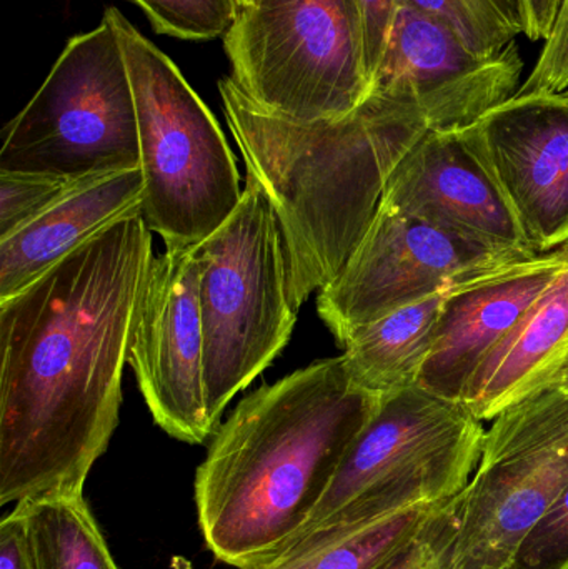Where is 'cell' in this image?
<instances>
[{"label":"cell","mask_w":568,"mask_h":569,"mask_svg":"<svg viewBox=\"0 0 568 569\" xmlns=\"http://www.w3.org/2000/svg\"><path fill=\"white\" fill-rule=\"evenodd\" d=\"M137 213H143L142 170L83 180L36 222L0 240V301L36 282L97 233Z\"/></svg>","instance_id":"2e32d148"},{"label":"cell","mask_w":568,"mask_h":569,"mask_svg":"<svg viewBox=\"0 0 568 569\" xmlns=\"http://www.w3.org/2000/svg\"><path fill=\"white\" fill-rule=\"evenodd\" d=\"M223 47L230 79L273 116L333 119L369 96L359 0H256Z\"/></svg>","instance_id":"ba28073f"},{"label":"cell","mask_w":568,"mask_h":569,"mask_svg":"<svg viewBox=\"0 0 568 569\" xmlns=\"http://www.w3.org/2000/svg\"><path fill=\"white\" fill-rule=\"evenodd\" d=\"M239 2V7H249L252 6L256 0H237Z\"/></svg>","instance_id":"4dcf8cb0"},{"label":"cell","mask_w":568,"mask_h":569,"mask_svg":"<svg viewBox=\"0 0 568 569\" xmlns=\"http://www.w3.org/2000/svg\"><path fill=\"white\" fill-rule=\"evenodd\" d=\"M0 569H36L26 518L17 508L0 523Z\"/></svg>","instance_id":"83f0119b"},{"label":"cell","mask_w":568,"mask_h":569,"mask_svg":"<svg viewBox=\"0 0 568 569\" xmlns=\"http://www.w3.org/2000/svg\"><path fill=\"white\" fill-rule=\"evenodd\" d=\"M199 253L206 407L219 430L230 400L289 343L299 311L282 227L253 177L239 209Z\"/></svg>","instance_id":"5b68a950"},{"label":"cell","mask_w":568,"mask_h":569,"mask_svg":"<svg viewBox=\"0 0 568 569\" xmlns=\"http://www.w3.org/2000/svg\"><path fill=\"white\" fill-rule=\"evenodd\" d=\"M103 13L116 27L136 99L143 219L166 249H193L242 202L232 150L179 67L116 7Z\"/></svg>","instance_id":"277c9868"},{"label":"cell","mask_w":568,"mask_h":569,"mask_svg":"<svg viewBox=\"0 0 568 569\" xmlns=\"http://www.w3.org/2000/svg\"><path fill=\"white\" fill-rule=\"evenodd\" d=\"M152 262L137 213L0 301V505L83 497L119 425Z\"/></svg>","instance_id":"6da1fadb"},{"label":"cell","mask_w":568,"mask_h":569,"mask_svg":"<svg viewBox=\"0 0 568 569\" xmlns=\"http://www.w3.org/2000/svg\"><path fill=\"white\" fill-rule=\"evenodd\" d=\"M482 423L459 401L419 385L380 398L299 535L439 507L459 497L479 465Z\"/></svg>","instance_id":"8992f818"},{"label":"cell","mask_w":568,"mask_h":569,"mask_svg":"<svg viewBox=\"0 0 568 569\" xmlns=\"http://www.w3.org/2000/svg\"><path fill=\"white\" fill-rule=\"evenodd\" d=\"M568 90V0H564L552 33L544 42L536 67L517 93L552 92Z\"/></svg>","instance_id":"484cf974"},{"label":"cell","mask_w":568,"mask_h":569,"mask_svg":"<svg viewBox=\"0 0 568 569\" xmlns=\"http://www.w3.org/2000/svg\"><path fill=\"white\" fill-rule=\"evenodd\" d=\"M452 29L476 56L496 57L526 32L522 0H400Z\"/></svg>","instance_id":"44dd1931"},{"label":"cell","mask_w":568,"mask_h":569,"mask_svg":"<svg viewBox=\"0 0 568 569\" xmlns=\"http://www.w3.org/2000/svg\"><path fill=\"white\" fill-rule=\"evenodd\" d=\"M567 263L568 243L502 263L447 290L417 385L460 403L480 365Z\"/></svg>","instance_id":"9a60e30c"},{"label":"cell","mask_w":568,"mask_h":569,"mask_svg":"<svg viewBox=\"0 0 568 569\" xmlns=\"http://www.w3.org/2000/svg\"><path fill=\"white\" fill-rule=\"evenodd\" d=\"M219 92L247 176L282 227L300 308L342 272L390 176L429 126L412 106L373 92L347 116L310 122L266 112L230 77L219 80Z\"/></svg>","instance_id":"3957f363"},{"label":"cell","mask_w":568,"mask_h":569,"mask_svg":"<svg viewBox=\"0 0 568 569\" xmlns=\"http://www.w3.org/2000/svg\"><path fill=\"white\" fill-rule=\"evenodd\" d=\"M524 257L474 242L382 200L342 272L317 295V313L342 347L353 331L383 315Z\"/></svg>","instance_id":"30bf717a"},{"label":"cell","mask_w":568,"mask_h":569,"mask_svg":"<svg viewBox=\"0 0 568 569\" xmlns=\"http://www.w3.org/2000/svg\"><path fill=\"white\" fill-rule=\"evenodd\" d=\"M568 488V393L544 387L500 411L456 498L454 568L510 569Z\"/></svg>","instance_id":"9c48e42d"},{"label":"cell","mask_w":568,"mask_h":569,"mask_svg":"<svg viewBox=\"0 0 568 569\" xmlns=\"http://www.w3.org/2000/svg\"><path fill=\"white\" fill-rule=\"evenodd\" d=\"M568 351V263L467 385L460 403L480 421L549 385Z\"/></svg>","instance_id":"e0dca14e"},{"label":"cell","mask_w":568,"mask_h":569,"mask_svg":"<svg viewBox=\"0 0 568 569\" xmlns=\"http://www.w3.org/2000/svg\"><path fill=\"white\" fill-rule=\"evenodd\" d=\"M380 397L342 355L247 395L213 435L193 483L210 553L237 569L272 560L316 513Z\"/></svg>","instance_id":"7a4b0ae2"},{"label":"cell","mask_w":568,"mask_h":569,"mask_svg":"<svg viewBox=\"0 0 568 569\" xmlns=\"http://www.w3.org/2000/svg\"><path fill=\"white\" fill-rule=\"evenodd\" d=\"M383 202L492 249L536 256L472 126L427 130L387 182Z\"/></svg>","instance_id":"4fadbf2b"},{"label":"cell","mask_w":568,"mask_h":569,"mask_svg":"<svg viewBox=\"0 0 568 569\" xmlns=\"http://www.w3.org/2000/svg\"><path fill=\"white\" fill-rule=\"evenodd\" d=\"M564 0H522L526 32L532 42H546L552 33Z\"/></svg>","instance_id":"f1b7e54d"},{"label":"cell","mask_w":568,"mask_h":569,"mask_svg":"<svg viewBox=\"0 0 568 569\" xmlns=\"http://www.w3.org/2000/svg\"><path fill=\"white\" fill-rule=\"evenodd\" d=\"M510 569H568V488L524 541Z\"/></svg>","instance_id":"d4e9b609"},{"label":"cell","mask_w":568,"mask_h":569,"mask_svg":"<svg viewBox=\"0 0 568 569\" xmlns=\"http://www.w3.org/2000/svg\"><path fill=\"white\" fill-rule=\"evenodd\" d=\"M537 253L568 243V93H516L472 126Z\"/></svg>","instance_id":"5bb4252c"},{"label":"cell","mask_w":568,"mask_h":569,"mask_svg":"<svg viewBox=\"0 0 568 569\" xmlns=\"http://www.w3.org/2000/svg\"><path fill=\"white\" fill-rule=\"evenodd\" d=\"M567 93H568V90H567Z\"/></svg>","instance_id":"1f68e13d"},{"label":"cell","mask_w":568,"mask_h":569,"mask_svg":"<svg viewBox=\"0 0 568 569\" xmlns=\"http://www.w3.org/2000/svg\"><path fill=\"white\" fill-rule=\"evenodd\" d=\"M80 182L83 180L0 170V240L36 222Z\"/></svg>","instance_id":"603a6c76"},{"label":"cell","mask_w":568,"mask_h":569,"mask_svg":"<svg viewBox=\"0 0 568 569\" xmlns=\"http://www.w3.org/2000/svg\"><path fill=\"white\" fill-rule=\"evenodd\" d=\"M547 387H554L557 388V390H562L568 393V351L566 358L562 360V363H560V367L557 368L554 377L550 378L549 385H547Z\"/></svg>","instance_id":"f546056e"},{"label":"cell","mask_w":568,"mask_h":569,"mask_svg":"<svg viewBox=\"0 0 568 569\" xmlns=\"http://www.w3.org/2000/svg\"><path fill=\"white\" fill-rule=\"evenodd\" d=\"M446 293L383 315L347 338L342 357L357 387L383 398L417 385Z\"/></svg>","instance_id":"ac0fdd59"},{"label":"cell","mask_w":568,"mask_h":569,"mask_svg":"<svg viewBox=\"0 0 568 569\" xmlns=\"http://www.w3.org/2000/svg\"><path fill=\"white\" fill-rule=\"evenodd\" d=\"M149 17L153 30L180 40L226 36L239 12L237 0H130Z\"/></svg>","instance_id":"7402d4cb"},{"label":"cell","mask_w":568,"mask_h":569,"mask_svg":"<svg viewBox=\"0 0 568 569\" xmlns=\"http://www.w3.org/2000/svg\"><path fill=\"white\" fill-rule=\"evenodd\" d=\"M456 498L437 508L416 537L380 569H456Z\"/></svg>","instance_id":"cb8c5ba5"},{"label":"cell","mask_w":568,"mask_h":569,"mask_svg":"<svg viewBox=\"0 0 568 569\" xmlns=\"http://www.w3.org/2000/svg\"><path fill=\"white\" fill-rule=\"evenodd\" d=\"M522 76L517 42L476 56L440 20L400 3L369 93L412 106L429 130L467 129L516 96Z\"/></svg>","instance_id":"7c38bea8"},{"label":"cell","mask_w":568,"mask_h":569,"mask_svg":"<svg viewBox=\"0 0 568 569\" xmlns=\"http://www.w3.org/2000/svg\"><path fill=\"white\" fill-rule=\"evenodd\" d=\"M36 569H119L83 497L16 505Z\"/></svg>","instance_id":"ffe728a7"},{"label":"cell","mask_w":568,"mask_h":569,"mask_svg":"<svg viewBox=\"0 0 568 569\" xmlns=\"http://www.w3.org/2000/svg\"><path fill=\"white\" fill-rule=\"evenodd\" d=\"M400 0H359L362 20L363 59L369 80H372L383 50L389 42L390 30L399 10Z\"/></svg>","instance_id":"4316f807"},{"label":"cell","mask_w":568,"mask_h":569,"mask_svg":"<svg viewBox=\"0 0 568 569\" xmlns=\"http://www.w3.org/2000/svg\"><path fill=\"white\" fill-rule=\"evenodd\" d=\"M199 287V247L153 257L129 351L153 421L189 445L203 443L217 431L206 407Z\"/></svg>","instance_id":"8fae6325"},{"label":"cell","mask_w":568,"mask_h":569,"mask_svg":"<svg viewBox=\"0 0 568 569\" xmlns=\"http://www.w3.org/2000/svg\"><path fill=\"white\" fill-rule=\"evenodd\" d=\"M140 169L139 123L116 27L72 37L3 129L0 170L86 180Z\"/></svg>","instance_id":"52a82bcc"},{"label":"cell","mask_w":568,"mask_h":569,"mask_svg":"<svg viewBox=\"0 0 568 569\" xmlns=\"http://www.w3.org/2000/svg\"><path fill=\"white\" fill-rule=\"evenodd\" d=\"M439 507L416 508L362 523L316 528L253 569H380L416 537Z\"/></svg>","instance_id":"d6986e66"}]
</instances>
